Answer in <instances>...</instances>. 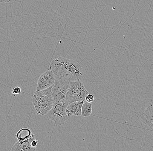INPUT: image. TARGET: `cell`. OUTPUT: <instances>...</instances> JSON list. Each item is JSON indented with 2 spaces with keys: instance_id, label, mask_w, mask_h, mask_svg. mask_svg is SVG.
<instances>
[{
  "instance_id": "obj_1",
  "label": "cell",
  "mask_w": 153,
  "mask_h": 151,
  "mask_svg": "<svg viewBox=\"0 0 153 151\" xmlns=\"http://www.w3.org/2000/svg\"><path fill=\"white\" fill-rule=\"evenodd\" d=\"M50 68L56 77L69 82L81 80L84 76L83 69L80 64L64 57L53 59Z\"/></svg>"
},
{
  "instance_id": "obj_2",
  "label": "cell",
  "mask_w": 153,
  "mask_h": 151,
  "mask_svg": "<svg viewBox=\"0 0 153 151\" xmlns=\"http://www.w3.org/2000/svg\"><path fill=\"white\" fill-rule=\"evenodd\" d=\"M43 90L36 91L33 97V104L37 111V115H45L53 106V86Z\"/></svg>"
},
{
  "instance_id": "obj_3",
  "label": "cell",
  "mask_w": 153,
  "mask_h": 151,
  "mask_svg": "<svg viewBox=\"0 0 153 151\" xmlns=\"http://www.w3.org/2000/svg\"><path fill=\"white\" fill-rule=\"evenodd\" d=\"M69 103L68 101L53 102L52 109L45 115L48 120H52L57 126H61L68 119L66 112L67 106Z\"/></svg>"
},
{
  "instance_id": "obj_4",
  "label": "cell",
  "mask_w": 153,
  "mask_h": 151,
  "mask_svg": "<svg viewBox=\"0 0 153 151\" xmlns=\"http://www.w3.org/2000/svg\"><path fill=\"white\" fill-rule=\"evenodd\" d=\"M89 93L84 84L80 80L69 83L66 98L69 103L77 101H85Z\"/></svg>"
},
{
  "instance_id": "obj_5",
  "label": "cell",
  "mask_w": 153,
  "mask_h": 151,
  "mask_svg": "<svg viewBox=\"0 0 153 151\" xmlns=\"http://www.w3.org/2000/svg\"><path fill=\"white\" fill-rule=\"evenodd\" d=\"M138 116L141 122L145 125L153 128V98L143 100Z\"/></svg>"
},
{
  "instance_id": "obj_6",
  "label": "cell",
  "mask_w": 153,
  "mask_h": 151,
  "mask_svg": "<svg viewBox=\"0 0 153 151\" xmlns=\"http://www.w3.org/2000/svg\"><path fill=\"white\" fill-rule=\"evenodd\" d=\"M55 83L52 87L53 102L66 101V95L69 86L70 82L56 77Z\"/></svg>"
},
{
  "instance_id": "obj_7",
  "label": "cell",
  "mask_w": 153,
  "mask_h": 151,
  "mask_svg": "<svg viewBox=\"0 0 153 151\" xmlns=\"http://www.w3.org/2000/svg\"><path fill=\"white\" fill-rule=\"evenodd\" d=\"M55 75L51 69H49L40 76L37 83V91L43 90L50 87L55 83Z\"/></svg>"
},
{
  "instance_id": "obj_8",
  "label": "cell",
  "mask_w": 153,
  "mask_h": 151,
  "mask_svg": "<svg viewBox=\"0 0 153 151\" xmlns=\"http://www.w3.org/2000/svg\"><path fill=\"white\" fill-rule=\"evenodd\" d=\"M36 139L35 135L32 134L31 136L27 140H19L13 145L11 151H34L35 148L31 146V141Z\"/></svg>"
},
{
  "instance_id": "obj_9",
  "label": "cell",
  "mask_w": 153,
  "mask_h": 151,
  "mask_svg": "<svg viewBox=\"0 0 153 151\" xmlns=\"http://www.w3.org/2000/svg\"><path fill=\"white\" fill-rule=\"evenodd\" d=\"M84 102L85 101H77L69 103L66 109L67 114L68 116H81V109Z\"/></svg>"
},
{
  "instance_id": "obj_10",
  "label": "cell",
  "mask_w": 153,
  "mask_h": 151,
  "mask_svg": "<svg viewBox=\"0 0 153 151\" xmlns=\"http://www.w3.org/2000/svg\"><path fill=\"white\" fill-rule=\"evenodd\" d=\"M32 134L30 129L27 128H23L19 131L16 136L19 140H25L28 139Z\"/></svg>"
},
{
  "instance_id": "obj_11",
  "label": "cell",
  "mask_w": 153,
  "mask_h": 151,
  "mask_svg": "<svg viewBox=\"0 0 153 151\" xmlns=\"http://www.w3.org/2000/svg\"><path fill=\"white\" fill-rule=\"evenodd\" d=\"M92 112V104L85 101L82 105L81 109V116L88 117L90 116Z\"/></svg>"
},
{
  "instance_id": "obj_12",
  "label": "cell",
  "mask_w": 153,
  "mask_h": 151,
  "mask_svg": "<svg viewBox=\"0 0 153 151\" xmlns=\"http://www.w3.org/2000/svg\"><path fill=\"white\" fill-rule=\"evenodd\" d=\"M94 97L93 94L89 93L88 95L86 96L85 98V101L86 102L88 103H91L92 102L94 101Z\"/></svg>"
},
{
  "instance_id": "obj_13",
  "label": "cell",
  "mask_w": 153,
  "mask_h": 151,
  "mask_svg": "<svg viewBox=\"0 0 153 151\" xmlns=\"http://www.w3.org/2000/svg\"><path fill=\"white\" fill-rule=\"evenodd\" d=\"M21 91H22V89H21V87H16L13 88V90H12V93L14 95L16 94H19L21 93Z\"/></svg>"
},
{
  "instance_id": "obj_14",
  "label": "cell",
  "mask_w": 153,
  "mask_h": 151,
  "mask_svg": "<svg viewBox=\"0 0 153 151\" xmlns=\"http://www.w3.org/2000/svg\"><path fill=\"white\" fill-rule=\"evenodd\" d=\"M38 141L36 139L33 140L31 142V146L33 148H36L38 145Z\"/></svg>"
},
{
  "instance_id": "obj_15",
  "label": "cell",
  "mask_w": 153,
  "mask_h": 151,
  "mask_svg": "<svg viewBox=\"0 0 153 151\" xmlns=\"http://www.w3.org/2000/svg\"><path fill=\"white\" fill-rule=\"evenodd\" d=\"M14 1H16V0H0V3H8Z\"/></svg>"
}]
</instances>
